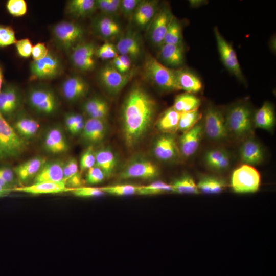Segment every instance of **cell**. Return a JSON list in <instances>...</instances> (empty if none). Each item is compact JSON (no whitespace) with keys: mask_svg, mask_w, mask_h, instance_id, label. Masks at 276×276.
<instances>
[{"mask_svg":"<svg viewBox=\"0 0 276 276\" xmlns=\"http://www.w3.org/2000/svg\"><path fill=\"white\" fill-rule=\"evenodd\" d=\"M156 103L142 87L133 86L127 94L121 110L123 135L126 146H135L149 130L154 117Z\"/></svg>","mask_w":276,"mask_h":276,"instance_id":"obj_1","label":"cell"},{"mask_svg":"<svg viewBox=\"0 0 276 276\" xmlns=\"http://www.w3.org/2000/svg\"><path fill=\"white\" fill-rule=\"evenodd\" d=\"M145 76L155 85L164 91L180 90L176 80V72L149 56L144 65Z\"/></svg>","mask_w":276,"mask_h":276,"instance_id":"obj_2","label":"cell"},{"mask_svg":"<svg viewBox=\"0 0 276 276\" xmlns=\"http://www.w3.org/2000/svg\"><path fill=\"white\" fill-rule=\"evenodd\" d=\"M28 145L27 140L20 136L0 113V160L19 156Z\"/></svg>","mask_w":276,"mask_h":276,"instance_id":"obj_3","label":"cell"},{"mask_svg":"<svg viewBox=\"0 0 276 276\" xmlns=\"http://www.w3.org/2000/svg\"><path fill=\"white\" fill-rule=\"evenodd\" d=\"M228 132L236 136H242L252 130V112L245 103L234 105L228 110L225 118Z\"/></svg>","mask_w":276,"mask_h":276,"instance_id":"obj_4","label":"cell"},{"mask_svg":"<svg viewBox=\"0 0 276 276\" xmlns=\"http://www.w3.org/2000/svg\"><path fill=\"white\" fill-rule=\"evenodd\" d=\"M53 38L64 51L70 52L78 44L81 42L84 36V30L78 24L69 21H62L52 28Z\"/></svg>","mask_w":276,"mask_h":276,"instance_id":"obj_5","label":"cell"},{"mask_svg":"<svg viewBox=\"0 0 276 276\" xmlns=\"http://www.w3.org/2000/svg\"><path fill=\"white\" fill-rule=\"evenodd\" d=\"M28 102L32 108L37 112L50 115L56 111L58 101L53 90L47 86L38 85L30 89Z\"/></svg>","mask_w":276,"mask_h":276,"instance_id":"obj_6","label":"cell"},{"mask_svg":"<svg viewBox=\"0 0 276 276\" xmlns=\"http://www.w3.org/2000/svg\"><path fill=\"white\" fill-rule=\"evenodd\" d=\"M231 183L232 188L235 193H253L259 189L260 175L254 167L244 164L234 171Z\"/></svg>","mask_w":276,"mask_h":276,"instance_id":"obj_7","label":"cell"},{"mask_svg":"<svg viewBox=\"0 0 276 276\" xmlns=\"http://www.w3.org/2000/svg\"><path fill=\"white\" fill-rule=\"evenodd\" d=\"M63 64L56 54L49 52L43 58L33 60L30 71L32 79L51 80L59 77L62 73Z\"/></svg>","mask_w":276,"mask_h":276,"instance_id":"obj_8","label":"cell"},{"mask_svg":"<svg viewBox=\"0 0 276 276\" xmlns=\"http://www.w3.org/2000/svg\"><path fill=\"white\" fill-rule=\"evenodd\" d=\"M214 32L218 50L223 64L239 80L244 82V75L236 53L232 45L223 37L217 27L214 28Z\"/></svg>","mask_w":276,"mask_h":276,"instance_id":"obj_9","label":"cell"},{"mask_svg":"<svg viewBox=\"0 0 276 276\" xmlns=\"http://www.w3.org/2000/svg\"><path fill=\"white\" fill-rule=\"evenodd\" d=\"M159 171L156 165L143 158H136L129 162L120 173L121 179L139 178L151 179L158 176Z\"/></svg>","mask_w":276,"mask_h":276,"instance_id":"obj_10","label":"cell"},{"mask_svg":"<svg viewBox=\"0 0 276 276\" xmlns=\"http://www.w3.org/2000/svg\"><path fill=\"white\" fill-rule=\"evenodd\" d=\"M203 126L208 137L213 140H223L229 132L222 111L214 107H209L206 109Z\"/></svg>","mask_w":276,"mask_h":276,"instance_id":"obj_11","label":"cell"},{"mask_svg":"<svg viewBox=\"0 0 276 276\" xmlns=\"http://www.w3.org/2000/svg\"><path fill=\"white\" fill-rule=\"evenodd\" d=\"M132 72L121 73L112 65H105L99 73V79L109 94H118L131 79Z\"/></svg>","mask_w":276,"mask_h":276,"instance_id":"obj_12","label":"cell"},{"mask_svg":"<svg viewBox=\"0 0 276 276\" xmlns=\"http://www.w3.org/2000/svg\"><path fill=\"white\" fill-rule=\"evenodd\" d=\"M96 47L94 43L80 42L70 51V59L72 64L83 72L93 70L96 65L95 56Z\"/></svg>","mask_w":276,"mask_h":276,"instance_id":"obj_13","label":"cell"},{"mask_svg":"<svg viewBox=\"0 0 276 276\" xmlns=\"http://www.w3.org/2000/svg\"><path fill=\"white\" fill-rule=\"evenodd\" d=\"M170 9L163 6L158 9L151 21L149 35L152 43L160 47L163 44L164 38L173 17Z\"/></svg>","mask_w":276,"mask_h":276,"instance_id":"obj_14","label":"cell"},{"mask_svg":"<svg viewBox=\"0 0 276 276\" xmlns=\"http://www.w3.org/2000/svg\"><path fill=\"white\" fill-rule=\"evenodd\" d=\"M61 93L66 100L75 102L83 98L88 93L89 85L81 77L73 75L62 82Z\"/></svg>","mask_w":276,"mask_h":276,"instance_id":"obj_15","label":"cell"},{"mask_svg":"<svg viewBox=\"0 0 276 276\" xmlns=\"http://www.w3.org/2000/svg\"><path fill=\"white\" fill-rule=\"evenodd\" d=\"M203 132V124L198 123L191 129L183 132L179 138L178 146L182 156L189 157L196 152Z\"/></svg>","mask_w":276,"mask_h":276,"instance_id":"obj_16","label":"cell"},{"mask_svg":"<svg viewBox=\"0 0 276 276\" xmlns=\"http://www.w3.org/2000/svg\"><path fill=\"white\" fill-rule=\"evenodd\" d=\"M152 150L158 159L165 162L174 159L179 151L175 136L172 134L166 133L155 140Z\"/></svg>","mask_w":276,"mask_h":276,"instance_id":"obj_17","label":"cell"},{"mask_svg":"<svg viewBox=\"0 0 276 276\" xmlns=\"http://www.w3.org/2000/svg\"><path fill=\"white\" fill-rule=\"evenodd\" d=\"M20 101L17 88L11 84L5 85L0 91V113L4 117L11 116L18 108Z\"/></svg>","mask_w":276,"mask_h":276,"instance_id":"obj_18","label":"cell"},{"mask_svg":"<svg viewBox=\"0 0 276 276\" xmlns=\"http://www.w3.org/2000/svg\"><path fill=\"white\" fill-rule=\"evenodd\" d=\"M13 191L22 192L31 194H57L72 192L73 188L66 186L65 182H42L34 183L27 186L16 187L12 189Z\"/></svg>","mask_w":276,"mask_h":276,"instance_id":"obj_19","label":"cell"},{"mask_svg":"<svg viewBox=\"0 0 276 276\" xmlns=\"http://www.w3.org/2000/svg\"><path fill=\"white\" fill-rule=\"evenodd\" d=\"M106 130L104 120L89 118L84 123L81 135L85 141L92 144H97L104 139Z\"/></svg>","mask_w":276,"mask_h":276,"instance_id":"obj_20","label":"cell"},{"mask_svg":"<svg viewBox=\"0 0 276 276\" xmlns=\"http://www.w3.org/2000/svg\"><path fill=\"white\" fill-rule=\"evenodd\" d=\"M43 145L47 152L54 154L65 152L68 149L65 136L61 129L58 127L52 128L47 132Z\"/></svg>","mask_w":276,"mask_h":276,"instance_id":"obj_21","label":"cell"},{"mask_svg":"<svg viewBox=\"0 0 276 276\" xmlns=\"http://www.w3.org/2000/svg\"><path fill=\"white\" fill-rule=\"evenodd\" d=\"M63 165L59 160L46 162L34 177V183L65 182L63 177Z\"/></svg>","mask_w":276,"mask_h":276,"instance_id":"obj_22","label":"cell"},{"mask_svg":"<svg viewBox=\"0 0 276 276\" xmlns=\"http://www.w3.org/2000/svg\"><path fill=\"white\" fill-rule=\"evenodd\" d=\"M46 162L42 157H35L17 166L14 172L20 181L26 182L35 177Z\"/></svg>","mask_w":276,"mask_h":276,"instance_id":"obj_23","label":"cell"},{"mask_svg":"<svg viewBox=\"0 0 276 276\" xmlns=\"http://www.w3.org/2000/svg\"><path fill=\"white\" fill-rule=\"evenodd\" d=\"M157 4L155 1H141L133 13L135 23L141 27L147 26L157 12Z\"/></svg>","mask_w":276,"mask_h":276,"instance_id":"obj_24","label":"cell"},{"mask_svg":"<svg viewBox=\"0 0 276 276\" xmlns=\"http://www.w3.org/2000/svg\"><path fill=\"white\" fill-rule=\"evenodd\" d=\"M241 160L246 165H255L260 163L264 158V153L261 146L255 141H245L240 149Z\"/></svg>","mask_w":276,"mask_h":276,"instance_id":"obj_25","label":"cell"},{"mask_svg":"<svg viewBox=\"0 0 276 276\" xmlns=\"http://www.w3.org/2000/svg\"><path fill=\"white\" fill-rule=\"evenodd\" d=\"M176 80L181 89L188 93H196L202 88V83L199 78L193 72L187 69L175 70Z\"/></svg>","mask_w":276,"mask_h":276,"instance_id":"obj_26","label":"cell"},{"mask_svg":"<svg viewBox=\"0 0 276 276\" xmlns=\"http://www.w3.org/2000/svg\"><path fill=\"white\" fill-rule=\"evenodd\" d=\"M159 57L167 65L177 67L184 61V50L181 45L163 44L160 46Z\"/></svg>","mask_w":276,"mask_h":276,"instance_id":"obj_27","label":"cell"},{"mask_svg":"<svg viewBox=\"0 0 276 276\" xmlns=\"http://www.w3.org/2000/svg\"><path fill=\"white\" fill-rule=\"evenodd\" d=\"M92 28L97 35L103 38L113 37L120 31L118 24L108 16L96 18L92 22Z\"/></svg>","mask_w":276,"mask_h":276,"instance_id":"obj_28","label":"cell"},{"mask_svg":"<svg viewBox=\"0 0 276 276\" xmlns=\"http://www.w3.org/2000/svg\"><path fill=\"white\" fill-rule=\"evenodd\" d=\"M253 121L256 127L267 130L272 129L275 122L273 106L265 102L256 112Z\"/></svg>","mask_w":276,"mask_h":276,"instance_id":"obj_29","label":"cell"},{"mask_svg":"<svg viewBox=\"0 0 276 276\" xmlns=\"http://www.w3.org/2000/svg\"><path fill=\"white\" fill-rule=\"evenodd\" d=\"M181 113L174 109L172 107L165 110L156 123L158 130L166 134H173L178 128V124Z\"/></svg>","mask_w":276,"mask_h":276,"instance_id":"obj_30","label":"cell"},{"mask_svg":"<svg viewBox=\"0 0 276 276\" xmlns=\"http://www.w3.org/2000/svg\"><path fill=\"white\" fill-rule=\"evenodd\" d=\"M97 9L95 0H71L67 3V14L76 18L85 17L91 14Z\"/></svg>","mask_w":276,"mask_h":276,"instance_id":"obj_31","label":"cell"},{"mask_svg":"<svg viewBox=\"0 0 276 276\" xmlns=\"http://www.w3.org/2000/svg\"><path fill=\"white\" fill-rule=\"evenodd\" d=\"M95 165L100 168L106 177L110 176L117 167V160L112 151L104 148L95 151Z\"/></svg>","mask_w":276,"mask_h":276,"instance_id":"obj_32","label":"cell"},{"mask_svg":"<svg viewBox=\"0 0 276 276\" xmlns=\"http://www.w3.org/2000/svg\"><path fill=\"white\" fill-rule=\"evenodd\" d=\"M40 125L37 121L26 115L17 118L14 129L18 134L26 140L33 137L37 133Z\"/></svg>","mask_w":276,"mask_h":276,"instance_id":"obj_33","label":"cell"},{"mask_svg":"<svg viewBox=\"0 0 276 276\" xmlns=\"http://www.w3.org/2000/svg\"><path fill=\"white\" fill-rule=\"evenodd\" d=\"M116 48L120 55L128 56L132 58H137L141 53V44L134 35L128 34L118 41Z\"/></svg>","mask_w":276,"mask_h":276,"instance_id":"obj_34","label":"cell"},{"mask_svg":"<svg viewBox=\"0 0 276 276\" xmlns=\"http://www.w3.org/2000/svg\"><path fill=\"white\" fill-rule=\"evenodd\" d=\"M204 160L209 167L216 170L226 169L230 165V158L228 153L219 149L208 151L205 153Z\"/></svg>","mask_w":276,"mask_h":276,"instance_id":"obj_35","label":"cell"},{"mask_svg":"<svg viewBox=\"0 0 276 276\" xmlns=\"http://www.w3.org/2000/svg\"><path fill=\"white\" fill-rule=\"evenodd\" d=\"M201 105V100L193 94L186 93L177 96L172 107L183 113L197 110Z\"/></svg>","mask_w":276,"mask_h":276,"instance_id":"obj_36","label":"cell"},{"mask_svg":"<svg viewBox=\"0 0 276 276\" xmlns=\"http://www.w3.org/2000/svg\"><path fill=\"white\" fill-rule=\"evenodd\" d=\"M199 191L205 194H217L226 187L225 182L215 177L206 176L201 178L197 185Z\"/></svg>","mask_w":276,"mask_h":276,"instance_id":"obj_37","label":"cell"},{"mask_svg":"<svg viewBox=\"0 0 276 276\" xmlns=\"http://www.w3.org/2000/svg\"><path fill=\"white\" fill-rule=\"evenodd\" d=\"M172 192L177 194H198L199 193L197 185L189 175H183L175 179L171 185Z\"/></svg>","mask_w":276,"mask_h":276,"instance_id":"obj_38","label":"cell"},{"mask_svg":"<svg viewBox=\"0 0 276 276\" xmlns=\"http://www.w3.org/2000/svg\"><path fill=\"white\" fill-rule=\"evenodd\" d=\"M182 35L181 26L178 19L173 16L166 33L163 44L181 45Z\"/></svg>","mask_w":276,"mask_h":276,"instance_id":"obj_39","label":"cell"},{"mask_svg":"<svg viewBox=\"0 0 276 276\" xmlns=\"http://www.w3.org/2000/svg\"><path fill=\"white\" fill-rule=\"evenodd\" d=\"M169 192H172L171 185L163 181H156L148 185L139 186L137 194L141 195H153Z\"/></svg>","mask_w":276,"mask_h":276,"instance_id":"obj_40","label":"cell"},{"mask_svg":"<svg viewBox=\"0 0 276 276\" xmlns=\"http://www.w3.org/2000/svg\"><path fill=\"white\" fill-rule=\"evenodd\" d=\"M202 114L198 110L181 113L178 124V130L185 132L198 123Z\"/></svg>","mask_w":276,"mask_h":276,"instance_id":"obj_41","label":"cell"},{"mask_svg":"<svg viewBox=\"0 0 276 276\" xmlns=\"http://www.w3.org/2000/svg\"><path fill=\"white\" fill-rule=\"evenodd\" d=\"M105 194L114 196H129L137 194L139 186L131 185H118L100 188Z\"/></svg>","mask_w":276,"mask_h":276,"instance_id":"obj_42","label":"cell"},{"mask_svg":"<svg viewBox=\"0 0 276 276\" xmlns=\"http://www.w3.org/2000/svg\"><path fill=\"white\" fill-rule=\"evenodd\" d=\"M65 164L71 173V177L66 182V186L73 189L80 187L82 183V178L79 172L77 160L74 158H71Z\"/></svg>","mask_w":276,"mask_h":276,"instance_id":"obj_43","label":"cell"},{"mask_svg":"<svg viewBox=\"0 0 276 276\" xmlns=\"http://www.w3.org/2000/svg\"><path fill=\"white\" fill-rule=\"evenodd\" d=\"M97 9L105 14H114L120 10V0H96Z\"/></svg>","mask_w":276,"mask_h":276,"instance_id":"obj_44","label":"cell"},{"mask_svg":"<svg viewBox=\"0 0 276 276\" xmlns=\"http://www.w3.org/2000/svg\"><path fill=\"white\" fill-rule=\"evenodd\" d=\"M9 13L16 17L24 15L27 11V5L24 0H9L6 4Z\"/></svg>","mask_w":276,"mask_h":276,"instance_id":"obj_45","label":"cell"},{"mask_svg":"<svg viewBox=\"0 0 276 276\" xmlns=\"http://www.w3.org/2000/svg\"><path fill=\"white\" fill-rule=\"evenodd\" d=\"M96 56L102 60L113 59L118 56L116 47L106 42L96 49Z\"/></svg>","mask_w":276,"mask_h":276,"instance_id":"obj_46","label":"cell"},{"mask_svg":"<svg viewBox=\"0 0 276 276\" xmlns=\"http://www.w3.org/2000/svg\"><path fill=\"white\" fill-rule=\"evenodd\" d=\"M14 30L10 26L0 25V47H5L16 42Z\"/></svg>","mask_w":276,"mask_h":276,"instance_id":"obj_47","label":"cell"},{"mask_svg":"<svg viewBox=\"0 0 276 276\" xmlns=\"http://www.w3.org/2000/svg\"><path fill=\"white\" fill-rule=\"evenodd\" d=\"M95 151L92 146H89L81 155L80 168L81 171L88 170L95 165Z\"/></svg>","mask_w":276,"mask_h":276,"instance_id":"obj_48","label":"cell"},{"mask_svg":"<svg viewBox=\"0 0 276 276\" xmlns=\"http://www.w3.org/2000/svg\"><path fill=\"white\" fill-rule=\"evenodd\" d=\"M72 192L75 196L84 198L100 197L105 194L100 188L85 187L74 188Z\"/></svg>","mask_w":276,"mask_h":276,"instance_id":"obj_49","label":"cell"},{"mask_svg":"<svg viewBox=\"0 0 276 276\" xmlns=\"http://www.w3.org/2000/svg\"><path fill=\"white\" fill-rule=\"evenodd\" d=\"M106 177L100 168L94 166L87 170L85 180L88 185H96L101 182Z\"/></svg>","mask_w":276,"mask_h":276,"instance_id":"obj_50","label":"cell"},{"mask_svg":"<svg viewBox=\"0 0 276 276\" xmlns=\"http://www.w3.org/2000/svg\"><path fill=\"white\" fill-rule=\"evenodd\" d=\"M15 44L17 52L20 56L28 58L31 55L33 45L28 38L16 41Z\"/></svg>","mask_w":276,"mask_h":276,"instance_id":"obj_51","label":"cell"},{"mask_svg":"<svg viewBox=\"0 0 276 276\" xmlns=\"http://www.w3.org/2000/svg\"><path fill=\"white\" fill-rule=\"evenodd\" d=\"M105 101L101 98L95 97L87 100L83 105V109L89 116L95 112Z\"/></svg>","mask_w":276,"mask_h":276,"instance_id":"obj_52","label":"cell"},{"mask_svg":"<svg viewBox=\"0 0 276 276\" xmlns=\"http://www.w3.org/2000/svg\"><path fill=\"white\" fill-rule=\"evenodd\" d=\"M140 2L139 0L121 1L120 10L126 16L133 14Z\"/></svg>","mask_w":276,"mask_h":276,"instance_id":"obj_53","label":"cell"},{"mask_svg":"<svg viewBox=\"0 0 276 276\" xmlns=\"http://www.w3.org/2000/svg\"><path fill=\"white\" fill-rule=\"evenodd\" d=\"M49 51L43 43L38 42L33 46L31 55L33 60H38L45 57Z\"/></svg>","mask_w":276,"mask_h":276,"instance_id":"obj_54","label":"cell"},{"mask_svg":"<svg viewBox=\"0 0 276 276\" xmlns=\"http://www.w3.org/2000/svg\"><path fill=\"white\" fill-rule=\"evenodd\" d=\"M83 121V117L79 114L70 113L66 114L65 117V124L70 132L76 124Z\"/></svg>","mask_w":276,"mask_h":276,"instance_id":"obj_55","label":"cell"},{"mask_svg":"<svg viewBox=\"0 0 276 276\" xmlns=\"http://www.w3.org/2000/svg\"><path fill=\"white\" fill-rule=\"evenodd\" d=\"M14 172L8 167H0V176L10 186L14 181Z\"/></svg>","mask_w":276,"mask_h":276,"instance_id":"obj_56","label":"cell"},{"mask_svg":"<svg viewBox=\"0 0 276 276\" xmlns=\"http://www.w3.org/2000/svg\"><path fill=\"white\" fill-rule=\"evenodd\" d=\"M108 104L105 101L99 108L89 117L91 118L104 120L108 114Z\"/></svg>","mask_w":276,"mask_h":276,"instance_id":"obj_57","label":"cell"},{"mask_svg":"<svg viewBox=\"0 0 276 276\" xmlns=\"http://www.w3.org/2000/svg\"><path fill=\"white\" fill-rule=\"evenodd\" d=\"M118 57L120 59L126 73L130 70L131 65V58L128 56L124 55H118Z\"/></svg>","mask_w":276,"mask_h":276,"instance_id":"obj_58","label":"cell"},{"mask_svg":"<svg viewBox=\"0 0 276 276\" xmlns=\"http://www.w3.org/2000/svg\"><path fill=\"white\" fill-rule=\"evenodd\" d=\"M113 66L119 72L121 73H126L124 67L118 57V56L113 58L112 61Z\"/></svg>","mask_w":276,"mask_h":276,"instance_id":"obj_59","label":"cell"},{"mask_svg":"<svg viewBox=\"0 0 276 276\" xmlns=\"http://www.w3.org/2000/svg\"><path fill=\"white\" fill-rule=\"evenodd\" d=\"M84 123V121H83L76 124L70 132L72 134H75L81 132L83 128Z\"/></svg>","mask_w":276,"mask_h":276,"instance_id":"obj_60","label":"cell"},{"mask_svg":"<svg viewBox=\"0 0 276 276\" xmlns=\"http://www.w3.org/2000/svg\"><path fill=\"white\" fill-rule=\"evenodd\" d=\"M11 191H13L11 188H5L0 185V197L6 195Z\"/></svg>","mask_w":276,"mask_h":276,"instance_id":"obj_61","label":"cell"},{"mask_svg":"<svg viewBox=\"0 0 276 276\" xmlns=\"http://www.w3.org/2000/svg\"><path fill=\"white\" fill-rule=\"evenodd\" d=\"M190 5L192 7H198L203 5L204 1H190Z\"/></svg>","mask_w":276,"mask_h":276,"instance_id":"obj_62","label":"cell"},{"mask_svg":"<svg viewBox=\"0 0 276 276\" xmlns=\"http://www.w3.org/2000/svg\"><path fill=\"white\" fill-rule=\"evenodd\" d=\"M0 185L5 188H10V186L0 176Z\"/></svg>","mask_w":276,"mask_h":276,"instance_id":"obj_63","label":"cell"},{"mask_svg":"<svg viewBox=\"0 0 276 276\" xmlns=\"http://www.w3.org/2000/svg\"><path fill=\"white\" fill-rule=\"evenodd\" d=\"M3 70L0 65V91L2 88L3 85Z\"/></svg>","mask_w":276,"mask_h":276,"instance_id":"obj_64","label":"cell"}]
</instances>
